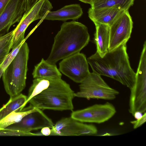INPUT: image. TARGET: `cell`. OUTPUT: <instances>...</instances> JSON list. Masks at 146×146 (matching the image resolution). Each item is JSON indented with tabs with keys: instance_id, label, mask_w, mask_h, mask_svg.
Wrapping results in <instances>:
<instances>
[{
	"instance_id": "obj_1",
	"label": "cell",
	"mask_w": 146,
	"mask_h": 146,
	"mask_svg": "<svg viewBox=\"0 0 146 146\" xmlns=\"http://www.w3.org/2000/svg\"><path fill=\"white\" fill-rule=\"evenodd\" d=\"M87 60L93 72L111 78L130 89L134 85L136 73L130 65L126 43L108 51L103 57L96 52Z\"/></svg>"
},
{
	"instance_id": "obj_2",
	"label": "cell",
	"mask_w": 146,
	"mask_h": 146,
	"mask_svg": "<svg viewBox=\"0 0 146 146\" xmlns=\"http://www.w3.org/2000/svg\"><path fill=\"white\" fill-rule=\"evenodd\" d=\"M90 37L87 27L74 21L64 23L54 38L51 52L46 60L56 64L80 51L88 43Z\"/></svg>"
},
{
	"instance_id": "obj_3",
	"label": "cell",
	"mask_w": 146,
	"mask_h": 146,
	"mask_svg": "<svg viewBox=\"0 0 146 146\" xmlns=\"http://www.w3.org/2000/svg\"><path fill=\"white\" fill-rule=\"evenodd\" d=\"M74 93L69 85L60 78H50L46 88L29 102L42 110L72 111Z\"/></svg>"
},
{
	"instance_id": "obj_4",
	"label": "cell",
	"mask_w": 146,
	"mask_h": 146,
	"mask_svg": "<svg viewBox=\"0 0 146 146\" xmlns=\"http://www.w3.org/2000/svg\"><path fill=\"white\" fill-rule=\"evenodd\" d=\"M29 49L25 41L2 76L5 90L10 97L19 95L26 86Z\"/></svg>"
},
{
	"instance_id": "obj_5",
	"label": "cell",
	"mask_w": 146,
	"mask_h": 146,
	"mask_svg": "<svg viewBox=\"0 0 146 146\" xmlns=\"http://www.w3.org/2000/svg\"><path fill=\"white\" fill-rule=\"evenodd\" d=\"M80 90L74 93V97L86 98L112 100L119 93L110 87L101 76L93 72L90 73L79 85Z\"/></svg>"
},
{
	"instance_id": "obj_6",
	"label": "cell",
	"mask_w": 146,
	"mask_h": 146,
	"mask_svg": "<svg viewBox=\"0 0 146 146\" xmlns=\"http://www.w3.org/2000/svg\"><path fill=\"white\" fill-rule=\"evenodd\" d=\"M52 8V4L48 0H39L26 11L17 27L13 30L11 49H14L25 40L24 37L25 31L31 23L43 18Z\"/></svg>"
},
{
	"instance_id": "obj_7",
	"label": "cell",
	"mask_w": 146,
	"mask_h": 146,
	"mask_svg": "<svg viewBox=\"0 0 146 146\" xmlns=\"http://www.w3.org/2000/svg\"><path fill=\"white\" fill-rule=\"evenodd\" d=\"M133 24L128 10H123L109 26V51L126 43L130 37Z\"/></svg>"
},
{
	"instance_id": "obj_8",
	"label": "cell",
	"mask_w": 146,
	"mask_h": 146,
	"mask_svg": "<svg viewBox=\"0 0 146 146\" xmlns=\"http://www.w3.org/2000/svg\"><path fill=\"white\" fill-rule=\"evenodd\" d=\"M116 112L114 106L107 102L96 104L85 108L73 111L71 117L80 122L101 123L108 121Z\"/></svg>"
},
{
	"instance_id": "obj_9",
	"label": "cell",
	"mask_w": 146,
	"mask_h": 146,
	"mask_svg": "<svg viewBox=\"0 0 146 146\" xmlns=\"http://www.w3.org/2000/svg\"><path fill=\"white\" fill-rule=\"evenodd\" d=\"M88 64L85 55L79 52L63 59L59 64V70L74 82L80 83L90 73Z\"/></svg>"
},
{
	"instance_id": "obj_10",
	"label": "cell",
	"mask_w": 146,
	"mask_h": 146,
	"mask_svg": "<svg viewBox=\"0 0 146 146\" xmlns=\"http://www.w3.org/2000/svg\"><path fill=\"white\" fill-rule=\"evenodd\" d=\"M83 123L71 117L62 118L51 128V135H91L97 133L98 129L95 126Z\"/></svg>"
},
{
	"instance_id": "obj_11",
	"label": "cell",
	"mask_w": 146,
	"mask_h": 146,
	"mask_svg": "<svg viewBox=\"0 0 146 146\" xmlns=\"http://www.w3.org/2000/svg\"><path fill=\"white\" fill-rule=\"evenodd\" d=\"M134 85L130 90L129 112L133 115L136 111L143 113L146 111V69L137 68Z\"/></svg>"
},
{
	"instance_id": "obj_12",
	"label": "cell",
	"mask_w": 146,
	"mask_h": 146,
	"mask_svg": "<svg viewBox=\"0 0 146 146\" xmlns=\"http://www.w3.org/2000/svg\"><path fill=\"white\" fill-rule=\"evenodd\" d=\"M27 7V0H10L0 15V36L9 32L15 23L20 22Z\"/></svg>"
},
{
	"instance_id": "obj_13",
	"label": "cell",
	"mask_w": 146,
	"mask_h": 146,
	"mask_svg": "<svg viewBox=\"0 0 146 146\" xmlns=\"http://www.w3.org/2000/svg\"><path fill=\"white\" fill-rule=\"evenodd\" d=\"M54 125L52 120L42 110L36 108L34 111L26 115L19 122L11 125L5 128L30 132L45 127L52 128Z\"/></svg>"
},
{
	"instance_id": "obj_14",
	"label": "cell",
	"mask_w": 146,
	"mask_h": 146,
	"mask_svg": "<svg viewBox=\"0 0 146 146\" xmlns=\"http://www.w3.org/2000/svg\"><path fill=\"white\" fill-rule=\"evenodd\" d=\"M83 13L80 5L73 4L66 5L55 11L48 12L44 17V20L65 21L69 19H78Z\"/></svg>"
},
{
	"instance_id": "obj_15",
	"label": "cell",
	"mask_w": 146,
	"mask_h": 146,
	"mask_svg": "<svg viewBox=\"0 0 146 146\" xmlns=\"http://www.w3.org/2000/svg\"><path fill=\"white\" fill-rule=\"evenodd\" d=\"M123 10L118 7L99 9L91 7L88 13L89 17L92 21L110 26Z\"/></svg>"
},
{
	"instance_id": "obj_16",
	"label": "cell",
	"mask_w": 146,
	"mask_h": 146,
	"mask_svg": "<svg viewBox=\"0 0 146 146\" xmlns=\"http://www.w3.org/2000/svg\"><path fill=\"white\" fill-rule=\"evenodd\" d=\"M96 27L94 41L96 52L103 57L108 51L110 42V27L95 21H93Z\"/></svg>"
},
{
	"instance_id": "obj_17",
	"label": "cell",
	"mask_w": 146,
	"mask_h": 146,
	"mask_svg": "<svg viewBox=\"0 0 146 146\" xmlns=\"http://www.w3.org/2000/svg\"><path fill=\"white\" fill-rule=\"evenodd\" d=\"M32 75L34 78H60L62 76L55 64L49 63L43 58L35 66Z\"/></svg>"
},
{
	"instance_id": "obj_18",
	"label": "cell",
	"mask_w": 146,
	"mask_h": 146,
	"mask_svg": "<svg viewBox=\"0 0 146 146\" xmlns=\"http://www.w3.org/2000/svg\"><path fill=\"white\" fill-rule=\"evenodd\" d=\"M27 98V96L21 93L10 97L8 102L0 109V121L13 111H21Z\"/></svg>"
},
{
	"instance_id": "obj_19",
	"label": "cell",
	"mask_w": 146,
	"mask_h": 146,
	"mask_svg": "<svg viewBox=\"0 0 146 146\" xmlns=\"http://www.w3.org/2000/svg\"><path fill=\"white\" fill-rule=\"evenodd\" d=\"M135 0H92L90 4L91 7L99 9L118 7L123 10H128Z\"/></svg>"
},
{
	"instance_id": "obj_20",
	"label": "cell",
	"mask_w": 146,
	"mask_h": 146,
	"mask_svg": "<svg viewBox=\"0 0 146 146\" xmlns=\"http://www.w3.org/2000/svg\"><path fill=\"white\" fill-rule=\"evenodd\" d=\"M36 108L30 105L21 111L12 112L0 121V129L19 122L25 116L34 111Z\"/></svg>"
},
{
	"instance_id": "obj_21",
	"label": "cell",
	"mask_w": 146,
	"mask_h": 146,
	"mask_svg": "<svg viewBox=\"0 0 146 146\" xmlns=\"http://www.w3.org/2000/svg\"><path fill=\"white\" fill-rule=\"evenodd\" d=\"M24 40L9 52L3 62L0 66V79L2 74L16 56Z\"/></svg>"
},
{
	"instance_id": "obj_22",
	"label": "cell",
	"mask_w": 146,
	"mask_h": 146,
	"mask_svg": "<svg viewBox=\"0 0 146 146\" xmlns=\"http://www.w3.org/2000/svg\"><path fill=\"white\" fill-rule=\"evenodd\" d=\"M40 133L16 131L5 128L0 129V136H31L41 135Z\"/></svg>"
},
{
	"instance_id": "obj_23",
	"label": "cell",
	"mask_w": 146,
	"mask_h": 146,
	"mask_svg": "<svg viewBox=\"0 0 146 146\" xmlns=\"http://www.w3.org/2000/svg\"><path fill=\"white\" fill-rule=\"evenodd\" d=\"M13 30L0 36V50L6 46L12 41Z\"/></svg>"
},
{
	"instance_id": "obj_24",
	"label": "cell",
	"mask_w": 146,
	"mask_h": 146,
	"mask_svg": "<svg viewBox=\"0 0 146 146\" xmlns=\"http://www.w3.org/2000/svg\"><path fill=\"white\" fill-rule=\"evenodd\" d=\"M11 42L6 46L0 50V66L9 53Z\"/></svg>"
},
{
	"instance_id": "obj_25",
	"label": "cell",
	"mask_w": 146,
	"mask_h": 146,
	"mask_svg": "<svg viewBox=\"0 0 146 146\" xmlns=\"http://www.w3.org/2000/svg\"><path fill=\"white\" fill-rule=\"evenodd\" d=\"M143 113L142 116L141 118L130 122L133 125L134 129H135L141 126L145 122L146 113L145 112Z\"/></svg>"
},
{
	"instance_id": "obj_26",
	"label": "cell",
	"mask_w": 146,
	"mask_h": 146,
	"mask_svg": "<svg viewBox=\"0 0 146 146\" xmlns=\"http://www.w3.org/2000/svg\"><path fill=\"white\" fill-rule=\"evenodd\" d=\"M41 133L42 135L48 136L51 135V129L48 127H45L41 129Z\"/></svg>"
},
{
	"instance_id": "obj_27",
	"label": "cell",
	"mask_w": 146,
	"mask_h": 146,
	"mask_svg": "<svg viewBox=\"0 0 146 146\" xmlns=\"http://www.w3.org/2000/svg\"><path fill=\"white\" fill-rule=\"evenodd\" d=\"M10 0H0V15Z\"/></svg>"
},
{
	"instance_id": "obj_28",
	"label": "cell",
	"mask_w": 146,
	"mask_h": 146,
	"mask_svg": "<svg viewBox=\"0 0 146 146\" xmlns=\"http://www.w3.org/2000/svg\"><path fill=\"white\" fill-rule=\"evenodd\" d=\"M39 0H27V11L30 9Z\"/></svg>"
},
{
	"instance_id": "obj_29",
	"label": "cell",
	"mask_w": 146,
	"mask_h": 146,
	"mask_svg": "<svg viewBox=\"0 0 146 146\" xmlns=\"http://www.w3.org/2000/svg\"><path fill=\"white\" fill-rule=\"evenodd\" d=\"M143 113L140 111H137L134 113L133 116L136 119H137L141 118L142 116L143 115Z\"/></svg>"
},
{
	"instance_id": "obj_30",
	"label": "cell",
	"mask_w": 146,
	"mask_h": 146,
	"mask_svg": "<svg viewBox=\"0 0 146 146\" xmlns=\"http://www.w3.org/2000/svg\"><path fill=\"white\" fill-rule=\"evenodd\" d=\"M79 1L86 3L90 4L92 0H79Z\"/></svg>"
}]
</instances>
